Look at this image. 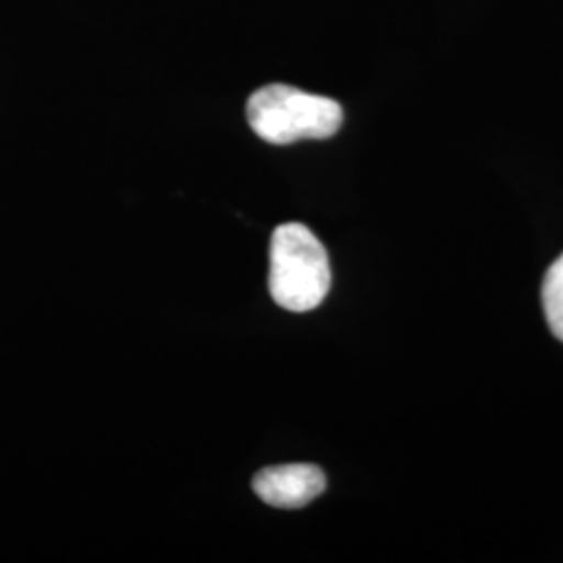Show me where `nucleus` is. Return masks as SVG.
I'll return each instance as SVG.
<instances>
[{"mask_svg":"<svg viewBox=\"0 0 563 563\" xmlns=\"http://www.w3.org/2000/svg\"><path fill=\"white\" fill-rule=\"evenodd\" d=\"M255 495L272 507L299 509L325 490V474L311 463L265 467L253 481Z\"/></svg>","mask_w":563,"mask_h":563,"instance_id":"obj_3","label":"nucleus"},{"mask_svg":"<svg viewBox=\"0 0 563 563\" xmlns=\"http://www.w3.org/2000/svg\"><path fill=\"white\" fill-rule=\"evenodd\" d=\"M342 118L339 102L286 84L263 86L246 102L249 125L269 144L332 139Z\"/></svg>","mask_w":563,"mask_h":563,"instance_id":"obj_2","label":"nucleus"},{"mask_svg":"<svg viewBox=\"0 0 563 563\" xmlns=\"http://www.w3.org/2000/svg\"><path fill=\"white\" fill-rule=\"evenodd\" d=\"M332 272L318 236L302 223H282L269 249V295L282 309L305 313L322 305Z\"/></svg>","mask_w":563,"mask_h":563,"instance_id":"obj_1","label":"nucleus"},{"mask_svg":"<svg viewBox=\"0 0 563 563\" xmlns=\"http://www.w3.org/2000/svg\"><path fill=\"white\" fill-rule=\"evenodd\" d=\"M543 307L551 332L563 342V255L544 274Z\"/></svg>","mask_w":563,"mask_h":563,"instance_id":"obj_4","label":"nucleus"}]
</instances>
